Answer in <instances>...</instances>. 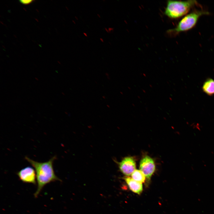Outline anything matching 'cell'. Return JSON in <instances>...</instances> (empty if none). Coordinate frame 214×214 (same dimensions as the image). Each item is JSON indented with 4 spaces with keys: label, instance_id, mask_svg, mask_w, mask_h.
Returning <instances> with one entry per match:
<instances>
[{
    "label": "cell",
    "instance_id": "12",
    "mask_svg": "<svg viewBox=\"0 0 214 214\" xmlns=\"http://www.w3.org/2000/svg\"><path fill=\"white\" fill-rule=\"evenodd\" d=\"M105 30L107 33H109L108 29H107V28L105 27Z\"/></svg>",
    "mask_w": 214,
    "mask_h": 214
},
{
    "label": "cell",
    "instance_id": "7",
    "mask_svg": "<svg viewBox=\"0 0 214 214\" xmlns=\"http://www.w3.org/2000/svg\"><path fill=\"white\" fill-rule=\"evenodd\" d=\"M130 190L133 192L140 195L143 191V186L142 183L139 182L128 177H123Z\"/></svg>",
    "mask_w": 214,
    "mask_h": 214
},
{
    "label": "cell",
    "instance_id": "11",
    "mask_svg": "<svg viewBox=\"0 0 214 214\" xmlns=\"http://www.w3.org/2000/svg\"><path fill=\"white\" fill-rule=\"evenodd\" d=\"M108 29L109 32V33H112L114 29L112 27H109L108 28Z\"/></svg>",
    "mask_w": 214,
    "mask_h": 214
},
{
    "label": "cell",
    "instance_id": "18",
    "mask_svg": "<svg viewBox=\"0 0 214 214\" xmlns=\"http://www.w3.org/2000/svg\"><path fill=\"white\" fill-rule=\"evenodd\" d=\"M108 43L109 44H110V45H111V43L110 42H108Z\"/></svg>",
    "mask_w": 214,
    "mask_h": 214
},
{
    "label": "cell",
    "instance_id": "17",
    "mask_svg": "<svg viewBox=\"0 0 214 214\" xmlns=\"http://www.w3.org/2000/svg\"><path fill=\"white\" fill-rule=\"evenodd\" d=\"M75 18L77 20H78V18L76 16H75Z\"/></svg>",
    "mask_w": 214,
    "mask_h": 214
},
{
    "label": "cell",
    "instance_id": "2",
    "mask_svg": "<svg viewBox=\"0 0 214 214\" xmlns=\"http://www.w3.org/2000/svg\"><path fill=\"white\" fill-rule=\"evenodd\" d=\"M197 5L196 0L186 1L168 0L164 14L171 18H180L187 14L193 7Z\"/></svg>",
    "mask_w": 214,
    "mask_h": 214
},
{
    "label": "cell",
    "instance_id": "6",
    "mask_svg": "<svg viewBox=\"0 0 214 214\" xmlns=\"http://www.w3.org/2000/svg\"><path fill=\"white\" fill-rule=\"evenodd\" d=\"M119 164L120 170L126 176L130 175L135 170L136 163L134 159L132 157L124 158Z\"/></svg>",
    "mask_w": 214,
    "mask_h": 214
},
{
    "label": "cell",
    "instance_id": "16",
    "mask_svg": "<svg viewBox=\"0 0 214 214\" xmlns=\"http://www.w3.org/2000/svg\"><path fill=\"white\" fill-rule=\"evenodd\" d=\"M72 22L74 23V24H75V21L74 20H72Z\"/></svg>",
    "mask_w": 214,
    "mask_h": 214
},
{
    "label": "cell",
    "instance_id": "4",
    "mask_svg": "<svg viewBox=\"0 0 214 214\" xmlns=\"http://www.w3.org/2000/svg\"><path fill=\"white\" fill-rule=\"evenodd\" d=\"M139 169L144 175L147 180L149 181L155 170L154 161L149 156H145L140 161Z\"/></svg>",
    "mask_w": 214,
    "mask_h": 214
},
{
    "label": "cell",
    "instance_id": "19",
    "mask_svg": "<svg viewBox=\"0 0 214 214\" xmlns=\"http://www.w3.org/2000/svg\"><path fill=\"white\" fill-rule=\"evenodd\" d=\"M103 1H104V2H105V1H106V0H103Z\"/></svg>",
    "mask_w": 214,
    "mask_h": 214
},
{
    "label": "cell",
    "instance_id": "9",
    "mask_svg": "<svg viewBox=\"0 0 214 214\" xmlns=\"http://www.w3.org/2000/svg\"><path fill=\"white\" fill-rule=\"evenodd\" d=\"M132 178L136 181L142 183L145 182V177L140 170H135L131 174Z\"/></svg>",
    "mask_w": 214,
    "mask_h": 214
},
{
    "label": "cell",
    "instance_id": "10",
    "mask_svg": "<svg viewBox=\"0 0 214 214\" xmlns=\"http://www.w3.org/2000/svg\"><path fill=\"white\" fill-rule=\"evenodd\" d=\"M20 2L22 4L24 5H27L30 4L33 1V0H21Z\"/></svg>",
    "mask_w": 214,
    "mask_h": 214
},
{
    "label": "cell",
    "instance_id": "13",
    "mask_svg": "<svg viewBox=\"0 0 214 214\" xmlns=\"http://www.w3.org/2000/svg\"><path fill=\"white\" fill-rule=\"evenodd\" d=\"M83 34L85 35V36H86V37H88L87 34L86 33L84 32H83Z\"/></svg>",
    "mask_w": 214,
    "mask_h": 214
},
{
    "label": "cell",
    "instance_id": "3",
    "mask_svg": "<svg viewBox=\"0 0 214 214\" xmlns=\"http://www.w3.org/2000/svg\"><path fill=\"white\" fill-rule=\"evenodd\" d=\"M203 10H195L185 16L179 22L177 26L169 32L177 34L188 30L194 26L199 18L202 15L209 14Z\"/></svg>",
    "mask_w": 214,
    "mask_h": 214
},
{
    "label": "cell",
    "instance_id": "1",
    "mask_svg": "<svg viewBox=\"0 0 214 214\" xmlns=\"http://www.w3.org/2000/svg\"><path fill=\"white\" fill-rule=\"evenodd\" d=\"M25 159L34 168L35 171L37 187L34 196L37 197L44 187L51 182L61 180L56 175L53 167L54 161L56 159V156L48 160L40 162L32 160L27 156Z\"/></svg>",
    "mask_w": 214,
    "mask_h": 214
},
{
    "label": "cell",
    "instance_id": "14",
    "mask_svg": "<svg viewBox=\"0 0 214 214\" xmlns=\"http://www.w3.org/2000/svg\"><path fill=\"white\" fill-rule=\"evenodd\" d=\"M100 41L102 42H104V40L102 38H100Z\"/></svg>",
    "mask_w": 214,
    "mask_h": 214
},
{
    "label": "cell",
    "instance_id": "15",
    "mask_svg": "<svg viewBox=\"0 0 214 214\" xmlns=\"http://www.w3.org/2000/svg\"><path fill=\"white\" fill-rule=\"evenodd\" d=\"M97 15L99 18H100L101 17L100 15V14H97Z\"/></svg>",
    "mask_w": 214,
    "mask_h": 214
},
{
    "label": "cell",
    "instance_id": "8",
    "mask_svg": "<svg viewBox=\"0 0 214 214\" xmlns=\"http://www.w3.org/2000/svg\"><path fill=\"white\" fill-rule=\"evenodd\" d=\"M203 91L208 95L214 94V80L212 78L207 79L204 83L202 87Z\"/></svg>",
    "mask_w": 214,
    "mask_h": 214
},
{
    "label": "cell",
    "instance_id": "5",
    "mask_svg": "<svg viewBox=\"0 0 214 214\" xmlns=\"http://www.w3.org/2000/svg\"><path fill=\"white\" fill-rule=\"evenodd\" d=\"M16 174L19 180L23 182L36 184V173L32 167H26L17 172Z\"/></svg>",
    "mask_w": 214,
    "mask_h": 214
}]
</instances>
